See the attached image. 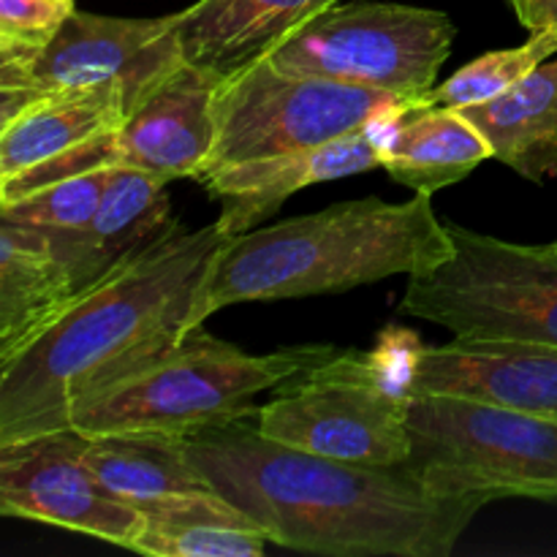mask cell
<instances>
[{"instance_id":"obj_1","label":"cell","mask_w":557,"mask_h":557,"mask_svg":"<svg viewBox=\"0 0 557 557\" xmlns=\"http://www.w3.org/2000/svg\"><path fill=\"white\" fill-rule=\"evenodd\" d=\"M190 466L272 544L332 557H449L493 500L441 498L403 466H364L267 438L250 419L183 435Z\"/></svg>"},{"instance_id":"obj_2","label":"cell","mask_w":557,"mask_h":557,"mask_svg":"<svg viewBox=\"0 0 557 557\" xmlns=\"http://www.w3.org/2000/svg\"><path fill=\"white\" fill-rule=\"evenodd\" d=\"M228 237L221 221L205 228L174 221L0 362V444L69 428L82 400L180 346Z\"/></svg>"},{"instance_id":"obj_3","label":"cell","mask_w":557,"mask_h":557,"mask_svg":"<svg viewBox=\"0 0 557 557\" xmlns=\"http://www.w3.org/2000/svg\"><path fill=\"white\" fill-rule=\"evenodd\" d=\"M449 253V232L430 194L403 205L375 196L341 201L228 237L196 299L194 330L228 305L319 297L411 277Z\"/></svg>"},{"instance_id":"obj_4","label":"cell","mask_w":557,"mask_h":557,"mask_svg":"<svg viewBox=\"0 0 557 557\" xmlns=\"http://www.w3.org/2000/svg\"><path fill=\"white\" fill-rule=\"evenodd\" d=\"M332 354H337L335 346L248 354L210 335L201 324L161 359L82 400L71 413L69 428L85 435H190L250 417L259 408L256 397L281 389Z\"/></svg>"},{"instance_id":"obj_5","label":"cell","mask_w":557,"mask_h":557,"mask_svg":"<svg viewBox=\"0 0 557 557\" xmlns=\"http://www.w3.org/2000/svg\"><path fill=\"white\" fill-rule=\"evenodd\" d=\"M451 253L408 277L400 310L455 337L557 346V245H517L446 223Z\"/></svg>"},{"instance_id":"obj_6","label":"cell","mask_w":557,"mask_h":557,"mask_svg":"<svg viewBox=\"0 0 557 557\" xmlns=\"http://www.w3.org/2000/svg\"><path fill=\"white\" fill-rule=\"evenodd\" d=\"M406 466L441 498L555 500L557 419L446 395H408Z\"/></svg>"},{"instance_id":"obj_7","label":"cell","mask_w":557,"mask_h":557,"mask_svg":"<svg viewBox=\"0 0 557 557\" xmlns=\"http://www.w3.org/2000/svg\"><path fill=\"white\" fill-rule=\"evenodd\" d=\"M248 419L277 444L335 460L403 466L411 455L406 370L354 348L283 384Z\"/></svg>"},{"instance_id":"obj_8","label":"cell","mask_w":557,"mask_h":557,"mask_svg":"<svg viewBox=\"0 0 557 557\" xmlns=\"http://www.w3.org/2000/svg\"><path fill=\"white\" fill-rule=\"evenodd\" d=\"M417 107L422 101L397 92L288 74L256 58L223 74L215 92V145L194 180L234 163L310 150Z\"/></svg>"},{"instance_id":"obj_9","label":"cell","mask_w":557,"mask_h":557,"mask_svg":"<svg viewBox=\"0 0 557 557\" xmlns=\"http://www.w3.org/2000/svg\"><path fill=\"white\" fill-rule=\"evenodd\" d=\"M457 25L446 11L403 3H335L272 44L261 58L310 74L422 101L449 60Z\"/></svg>"},{"instance_id":"obj_10","label":"cell","mask_w":557,"mask_h":557,"mask_svg":"<svg viewBox=\"0 0 557 557\" xmlns=\"http://www.w3.org/2000/svg\"><path fill=\"white\" fill-rule=\"evenodd\" d=\"M185 60L180 16L71 11L44 47L0 41V128L54 92L120 85L128 112Z\"/></svg>"},{"instance_id":"obj_11","label":"cell","mask_w":557,"mask_h":557,"mask_svg":"<svg viewBox=\"0 0 557 557\" xmlns=\"http://www.w3.org/2000/svg\"><path fill=\"white\" fill-rule=\"evenodd\" d=\"M85 446L87 435L74 428L0 444V515L131 549L147 517L98 482Z\"/></svg>"},{"instance_id":"obj_12","label":"cell","mask_w":557,"mask_h":557,"mask_svg":"<svg viewBox=\"0 0 557 557\" xmlns=\"http://www.w3.org/2000/svg\"><path fill=\"white\" fill-rule=\"evenodd\" d=\"M128 117L120 85L54 92L0 128V205L54 180L117 166L114 134Z\"/></svg>"},{"instance_id":"obj_13","label":"cell","mask_w":557,"mask_h":557,"mask_svg":"<svg viewBox=\"0 0 557 557\" xmlns=\"http://www.w3.org/2000/svg\"><path fill=\"white\" fill-rule=\"evenodd\" d=\"M408 395H446L557 419V346L531 341L455 337L413 346Z\"/></svg>"},{"instance_id":"obj_14","label":"cell","mask_w":557,"mask_h":557,"mask_svg":"<svg viewBox=\"0 0 557 557\" xmlns=\"http://www.w3.org/2000/svg\"><path fill=\"white\" fill-rule=\"evenodd\" d=\"M85 462L114 498L134 506L147 520H207L256 528L190 466L183 435H87Z\"/></svg>"},{"instance_id":"obj_15","label":"cell","mask_w":557,"mask_h":557,"mask_svg":"<svg viewBox=\"0 0 557 557\" xmlns=\"http://www.w3.org/2000/svg\"><path fill=\"white\" fill-rule=\"evenodd\" d=\"M397 117L373 120L354 134L310 147V150L283 152V156L215 169V172L201 174L199 183L212 199L221 201L223 212L218 221L226 228V234L237 237L259 226L264 218L275 215L283 201L297 190L384 169L386 136Z\"/></svg>"},{"instance_id":"obj_16","label":"cell","mask_w":557,"mask_h":557,"mask_svg":"<svg viewBox=\"0 0 557 557\" xmlns=\"http://www.w3.org/2000/svg\"><path fill=\"white\" fill-rule=\"evenodd\" d=\"M223 74L185 58L128 112L114 134L117 166L163 183L196 177L215 145V92Z\"/></svg>"},{"instance_id":"obj_17","label":"cell","mask_w":557,"mask_h":557,"mask_svg":"<svg viewBox=\"0 0 557 557\" xmlns=\"http://www.w3.org/2000/svg\"><path fill=\"white\" fill-rule=\"evenodd\" d=\"M79 294L54 228L0 221V362L30 346Z\"/></svg>"},{"instance_id":"obj_18","label":"cell","mask_w":557,"mask_h":557,"mask_svg":"<svg viewBox=\"0 0 557 557\" xmlns=\"http://www.w3.org/2000/svg\"><path fill=\"white\" fill-rule=\"evenodd\" d=\"M166 185L152 174L120 163L112 169L92 221L79 232H58L79 292L101 281L120 261L150 245L177 221L172 218Z\"/></svg>"},{"instance_id":"obj_19","label":"cell","mask_w":557,"mask_h":557,"mask_svg":"<svg viewBox=\"0 0 557 557\" xmlns=\"http://www.w3.org/2000/svg\"><path fill=\"white\" fill-rule=\"evenodd\" d=\"M335 3L341 0H196L177 11L185 58L232 74Z\"/></svg>"},{"instance_id":"obj_20","label":"cell","mask_w":557,"mask_h":557,"mask_svg":"<svg viewBox=\"0 0 557 557\" xmlns=\"http://www.w3.org/2000/svg\"><path fill=\"white\" fill-rule=\"evenodd\" d=\"M460 112L476 125L504 166L533 183L557 177V58L493 101Z\"/></svg>"},{"instance_id":"obj_21","label":"cell","mask_w":557,"mask_h":557,"mask_svg":"<svg viewBox=\"0 0 557 557\" xmlns=\"http://www.w3.org/2000/svg\"><path fill=\"white\" fill-rule=\"evenodd\" d=\"M487 158H493V147L476 125L460 109L441 107H417L400 114L384 147L389 177L430 196L466 180Z\"/></svg>"},{"instance_id":"obj_22","label":"cell","mask_w":557,"mask_h":557,"mask_svg":"<svg viewBox=\"0 0 557 557\" xmlns=\"http://www.w3.org/2000/svg\"><path fill=\"white\" fill-rule=\"evenodd\" d=\"M553 54H557V30L531 33V38L522 47L495 49V52H487L462 65L457 74L435 85L422 98V107L466 109L493 101L500 92L525 79L533 69L547 63Z\"/></svg>"},{"instance_id":"obj_23","label":"cell","mask_w":557,"mask_h":557,"mask_svg":"<svg viewBox=\"0 0 557 557\" xmlns=\"http://www.w3.org/2000/svg\"><path fill=\"white\" fill-rule=\"evenodd\" d=\"M270 539L250 525L207 520H147L131 553L152 557H261Z\"/></svg>"},{"instance_id":"obj_24","label":"cell","mask_w":557,"mask_h":557,"mask_svg":"<svg viewBox=\"0 0 557 557\" xmlns=\"http://www.w3.org/2000/svg\"><path fill=\"white\" fill-rule=\"evenodd\" d=\"M112 169H92L74 177L54 180L44 188L30 190L14 201L0 205V221L25 223V226L54 228V232H79L96 215L103 199Z\"/></svg>"},{"instance_id":"obj_25","label":"cell","mask_w":557,"mask_h":557,"mask_svg":"<svg viewBox=\"0 0 557 557\" xmlns=\"http://www.w3.org/2000/svg\"><path fill=\"white\" fill-rule=\"evenodd\" d=\"M71 11L63 0H0V41L44 47Z\"/></svg>"},{"instance_id":"obj_26","label":"cell","mask_w":557,"mask_h":557,"mask_svg":"<svg viewBox=\"0 0 557 557\" xmlns=\"http://www.w3.org/2000/svg\"><path fill=\"white\" fill-rule=\"evenodd\" d=\"M511 9L528 33L557 30V0H515Z\"/></svg>"},{"instance_id":"obj_27","label":"cell","mask_w":557,"mask_h":557,"mask_svg":"<svg viewBox=\"0 0 557 557\" xmlns=\"http://www.w3.org/2000/svg\"><path fill=\"white\" fill-rule=\"evenodd\" d=\"M63 3H74V0H63Z\"/></svg>"},{"instance_id":"obj_28","label":"cell","mask_w":557,"mask_h":557,"mask_svg":"<svg viewBox=\"0 0 557 557\" xmlns=\"http://www.w3.org/2000/svg\"><path fill=\"white\" fill-rule=\"evenodd\" d=\"M555 500H557V490H555Z\"/></svg>"},{"instance_id":"obj_29","label":"cell","mask_w":557,"mask_h":557,"mask_svg":"<svg viewBox=\"0 0 557 557\" xmlns=\"http://www.w3.org/2000/svg\"><path fill=\"white\" fill-rule=\"evenodd\" d=\"M511 3H515V0H509V5H511Z\"/></svg>"},{"instance_id":"obj_30","label":"cell","mask_w":557,"mask_h":557,"mask_svg":"<svg viewBox=\"0 0 557 557\" xmlns=\"http://www.w3.org/2000/svg\"><path fill=\"white\" fill-rule=\"evenodd\" d=\"M555 245H557V243H555Z\"/></svg>"}]
</instances>
